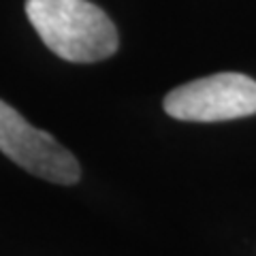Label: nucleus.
Masks as SVG:
<instances>
[{"label": "nucleus", "instance_id": "1", "mask_svg": "<svg viewBox=\"0 0 256 256\" xmlns=\"http://www.w3.org/2000/svg\"><path fill=\"white\" fill-rule=\"evenodd\" d=\"M26 15L41 41L62 60L88 64L118 52L114 22L88 0H26Z\"/></svg>", "mask_w": 256, "mask_h": 256}, {"label": "nucleus", "instance_id": "2", "mask_svg": "<svg viewBox=\"0 0 256 256\" xmlns=\"http://www.w3.org/2000/svg\"><path fill=\"white\" fill-rule=\"evenodd\" d=\"M164 111L184 122H226L256 114V82L242 73H216L164 96Z\"/></svg>", "mask_w": 256, "mask_h": 256}, {"label": "nucleus", "instance_id": "3", "mask_svg": "<svg viewBox=\"0 0 256 256\" xmlns=\"http://www.w3.org/2000/svg\"><path fill=\"white\" fill-rule=\"evenodd\" d=\"M0 152L41 180L70 186L82 178L77 158L50 132L38 130L0 100Z\"/></svg>", "mask_w": 256, "mask_h": 256}]
</instances>
